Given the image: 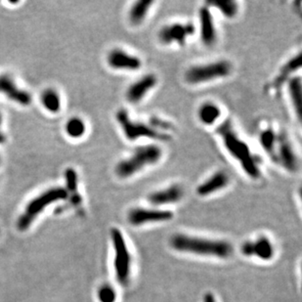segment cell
<instances>
[{
	"label": "cell",
	"instance_id": "cell-1",
	"mask_svg": "<svg viewBox=\"0 0 302 302\" xmlns=\"http://www.w3.org/2000/svg\"><path fill=\"white\" fill-rule=\"evenodd\" d=\"M216 132L228 155L239 164L244 173L252 180H258L262 176L260 161L253 154L249 143L241 138L239 132L230 120L219 124Z\"/></svg>",
	"mask_w": 302,
	"mask_h": 302
},
{
	"label": "cell",
	"instance_id": "cell-2",
	"mask_svg": "<svg viewBox=\"0 0 302 302\" xmlns=\"http://www.w3.org/2000/svg\"><path fill=\"white\" fill-rule=\"evenodd\" d=\"M163 157L164 150L160 144L154 142L141 144L126 158L117 162L114 173L123 180L133 178L145 169L159 164Z\"/></svg>",
	"mask_w": 302,
	"mask_h": 302
},
{
	"label": "cell",
	"instance_id": "cell-3",
	"mask_svg": "<svg viewBox=\"0 0 302 302\" xmlns=\"http://www.w3.org/2000/svg\"><path fill=\"white\" fill-rule=\"evenodd\" d=\"M171 247L180 252L204 256L227 258L233 253V247L225 240L203 239L184 234H176L170 239Z\"/></svg>",
	"mask_w": 302,
	"mask_h": 302
},
{
	"label": "cell",
	"instance_id": "cell-4",
	"mask_svg": "<svg viewBox=\"0 0 302 302\" xmlns=\"http://www.w3.org/2000/svg\"><path fill=\"white\" fill-rule=\"evenodd\" d=\"M115 122L124 137L129 142L139 140H149L150 142H169L172 136L157 131L148 123L134 119L126 109H118L115 113Z\"/></svg>",
	"mask_w": 302,
	"mask_h": 302
},
{
	"label": "cell",
	"instance_id": "cell-5",
	"mask_svg": "<svg viewBox=\"0 0 302 302\" xmlns=\"http://www.w3.org/2000/svg\"><path fill=\"white\" fill-rule=\"evenodd\" d=\"M233 73V64L226 59L194 64L184 73V81L193 86L225 79Z\"/></svg>",
	"mask_w": 302,
	"mask_h": 302
},
{
	"label": "cell",
	"instance_id": "cell-6",
	"mask_svg": "<svg viewBox=\"0 0 302 302\" xmlns=\"http://www.w3.org/2000/svg\"><path fill=\"white\" fill-rule=\"evenodd\" d=\"M69 198L67 190L61 187L51 188L40 194L38 197L29 201L25 207V213L18 220L17 227L20 231L27 230L35 219L51 203L55 201H63Z\"/></svg>",
	"mask_w": 302,
	"mask_h": 302
},
{
	"label": "cell",
	"instance_id": "cell-7",
	"mask_svg": "<svg viewBox=\"0 0 302 302\" xmlns=\"http://www.w3.org/2000/svg\"><path fill=\"white\" fill-rule=\"evenodd\" d=\"M197 34L196 25L192 22H172L160 27L158 41L163 46L184 47L188 40Z\"/></svg>",
	"mask_w": 302,
	"mask_h": 302
},
{
	"label": "cell",
	"instance_id": "cell-8",
	"mask_svg": "<svg viewBox=\"0 0 302 302\" xmlns=\"http://www.w3.org/2000/svg\"><path fill=\"white\" fill-rule=\"evenodd\" d=\"M111 238L114 249V269L118 283L126 286L130 274L131 258L122 231L117 228L111 230Z\"/></svg>",
	"mask_w": 302,
	"mask_h": 302
},
{
	"label": "cell",
	"instance_id": "cell-9",
	"mask_svg": "<svg viewBox=\"0 0 302 302\" xmlns=\"http://www.w3.org/2000/svg\"><path fill=\"white\" fill-rule=\"evenodd\" d=\"M272 162L290 173H295L299 168L297 154L288 133L284 130H278L277 144Z\"/></svg>",
	"mask_w": 302,
	"mask_h": 302
},
{
	"label": "cell",
	"instance_id": "cell-10",
	"mask_svg": "<svg viewBox=\"0 0 302 302\" xmlns=\"http://www.w3.org/2000/svg\"><path fill=\"white\" fill-rule=\"evenodd\" d=\"M107 64L113 71L123 73H135L143 67V61L138 55L119 47L108 53Z\"/></svg>",
	"mask_w": 302,
	"mask_h": 302
},
{
	"label": "cell",
	"instance_id": "cell-11",
	"mask_svg": "<svg viewBox=\"0 0 302 302\" xmlns=\"http://www.w3.org/2000/svg\"><path fill=\"white\" fill-rule=\"evenodd\" d=\"M197 33L199 34L201 44L205 47H213L218 39L217 27L212 8L204 3L198 11Z\"/></svg>",
	"mask_w": 302,
	"mask_h": 302
},
{
	"label": "cell",
	"instance_id": "cell-12",
	"mask_svg": "<svg viewBox=\"0 0 302 302\" xmlns=\"http://www.w3.org/2000/svg\"><path fill=\"white\" fill-rule=\"evenodd\" d=\"M159 77L154 73H147L131 82L126 90V99L130 105H139L158 86Z\"/></svg>",
	"mask_w": 302,
	"mask_h": 302
},
{
	"label": "cell",
	"instance_id": "cell-13",
	"mask_svg": "<svg viewBox=\"0 0 302 302\" xmlns=\"http://www.w3.org/2000/svg\"><path fill=\"white\" fill-rule=\"evenodd\" d=\"M301 69V54L298 52L297 54L291 56L290 59L284 64L277 75L274 76L273 80L270 81L266 87L265 91L272 95V96H278L281 92L282 88L288 83L292 76H295V74Z\"/></svg>",
	"mask_w": 302,
	"mask_h": 302
},
{
	"label": "cell",
	"instance_id": "cell-14",
	"mask_svg": "<svg viewBox=\"0 0 302 302\" xmlns=\"http://www.w3.org/2000/svg\"><path fill=\"white\" fill-rule=\"evenodd\" d=\"M174 214L168 209H161L159 207H134L127 214V220L133 226H142L150 223L167 222L173 218Z\"/></svg>",
	"mask_w": 302,
	"mask_h": 302
},
{
	"label": "cell",
	"instance_id": "cell-15",
	"mask_svg": "<svg viewBox=\"0 0 302 302\" xmlns=\"http://www.w3.org/2000/svg\"><path fill=\"white\" fill-rule=\"evenodd\" d=\"M230 175L223 169H218L203 179L197 186L196 193L199 197L205 198L225 189L230 184Z\"/></svg>",
	"mask_w": 302,
	"mask_h": 302
},
{
	"label": "cell",
	"instance_id": "cell-16",
	"mask_svg": "<svg viewBox=\"0 0 302 302\" xmlns=\"http://www.w3.org/2000/svg\"><path fill=\"white\" fill-rule=\"evenodd\" d=\"M184 197V189L179 184H170L161 189L155 190L151 192L147 201L154 206H163L166 204H173L181 201Z\"/></svg>",
	"mask_w": 302,
	"mask_h": 302
},
{
	"label": "cell",
	"instance_id": "cell-17",
	"mask_svg": "<svg viewBox=\"0 0 302 302\" xmlns=\"http://www.w3.org/2000/svg\"><path fill=\"white\" fill-rule=\"evenodd\" d=\"M0 93L21 106H28L32 103L31 94L24 89L19 88L12 77L7 75L0 76Z\"/></svg>",
	"mask_w": 302,
	"mask_h": 302
},
{
	"label": "cell",
	"instance_id": "cell-18",
	"mask_svg": "<svg viewBox=\"0 0 302 302\" xmlns=\"http://www.w3.org/2000/svg\"><path fill=\"white\" fill-rule=\"evenodd\" d=\"M221 107L213 101H204L198 107L197 118L201 126H214L222 117Z\"/></svg>",
	"mask_w": 302,
	"mask_h": 302
},
{
	"label": "cell",
	"instance_id": "cell-19",
	"mask_svg": "<svg viewBox=\"0 0 302 302\" xmlns=\"http://www.w3.org/2000/svg\"><path fill=\"white\" fill-rule=\"evenodd\" d=\"M287 89L289 94L291 109L295 114L298 122L301 120L302 116V81L301 77L295 75L288 81Z\"/></svg>",
	"mask_w": 302,
	"mask_h": 302
},
{
	"label": "cell",
	"instance_id": "cell-20",
	"mask_svg": "<svg viewBox=\"0 0 302 302\" xmlns=\"http://www.w3.org/2000/svg\"><path fill=\"white\" fill-rule=\"evenodd\" d=\"M155 4L152 0H137L131 4L127 11V20L129 24L134 26L142 25L151 12Z\"/></svg>",
	"mask_w": 302,
	"mask_h": 302
},
{
	"label": "cell",
	"instance_id": "cell-21",
	"mask_svg": "<svg viewBox=\"0 0 302 302\" xmlns=\"http://www.w3.org/2000/svg\"><path fill=\"white\" fill-rule=\"evenodd\" d=\"M278 130L271 126H265L258 133V142L262 150L269 156L271 160L274 158L275 148L277 144Z\"/></svg>",
	"mask_w": 302,
	"mask_h": 302
},
{
	"label": "cell",
	"instance_id": "cell-22",
	"mask_svg": "<svg viewBox=\"0 0 302 302\" xmlns=\"http://www.w3.org/2000/svg\"><path fill=\"white\" fill-rule=\"evenodd\" d=\"M213 10L215 9L220 13L225 19L233 20L239 12V4L234 0L226 1H207L205 2Z\"/></svg>",
	"mask_w": 302,
	"mask_h": 302
},
{
	"label": "cell",
	"instance_id": "cell-23",
	"mask_svg": "<svg viewBox=\"0 0 302 302\" xmlns=\"http://www.w3.org/2000/svg\"><path fill=\"white\" fill-rule=\"evenodd\" d=\"M65 180H66V190L68 194H70L71 202L74 205H79L82 202V198L79 195L78 188V177L74 168H68L65 171Z\"/></svg>",
	"mask_w": 302,
	"mask_h": 302
},
{
	"label": "cell",
	"instance_id": "cell-24",
	"mask_svg": "<svg viewBox=\"0 0 302 302\" xmlns=\"http://www.w3.org/2000/svg\"><path fill=\"white\" fill-rule=\"evenodd\" d=\"M253 245V255L259 257L262 260H270L274 255V247L270 239L265 236H261L255 241H252Z\"/></svg>",
	"mask_w": 302,
	"mask_h": 302
},
{
	"label": "cell",
	"instance_id": "cell-25",
	"mask_svg": "<svg viewBox=\"0 0 302 302\" xmlns=\"http://www.w3.org/2000/svg\"><path fill=\"white\" fill-rule=\"evenodd\" d=\"M65 130L67 135L71 138H81L86 132V125L82 118L75 116L67 122Z\"/></svg>",
	"mask_w": 302,
	"mask_h": 302
},
{
	"label": "cell",
	"instance_id": "cell-26",
	"mask_svg": "<svg viewBox=\"0 0 302 302\" xmlns=\"http://www.w3.org/2000/svg\"><path fill=\"white\" fill-rule=\"evenodd\" d=\"M41 103L43 107L50 113H58L61 109V98L59 94L52 89H47L42 93Z\"/></svg>",
	"mask_w": 302,
	"mask_h": 302
},
{
	"label": "cell",
	"instance_id": "cell-27",
	"mask_svg": "<svg viewBox=\"0 0 302 302\" xmlns=\"http://www.w3.org/2000/svg\"><path fill=\"white\" fill-rule=\"evenodd\" d=\"M148 124L157 131L167 135H171L173 130L175 129V126L173 124H171L169 120H166L164 117H161L158 115H152L148 120Z\"/></svg>",
	"mask_w": 302,
	"mask_h": 302
},
{
	"label": "cell",
	"instance_id": "cell-28",
	"mask_svg": "<svg viewBox=\"0 0 302 302\" xmlns=\"http://www.w3.org/2000/svg\"><path fill=\"white\" fill-rule=\"evenodd\" d=\"M98 299L100 302H115L116 292L112 286L105 284L98 290Z\"/></svg>",
	"mask_w": 302,
	"mask_h": 302
},
{
	"label": "cell",
	"instance_id": "cell-29",
	"mask_svg": "<svg viewBox=\"0 0 302 302\" xmlns=\"http://www.w3.org/2000/svg\"><path fill=\"white\" fill-rule=\"evenodd\" d=\"M241 252L246 256H252L253 255V245L252 241H246L241 247Z\"/></svg>",
	"mask_w": 302,
	"mask_h": 302
},
{
	"label": "cell",
	"instance_id": "cell-30",
	"mask_svg": "<svg viewBox=\"0 0 302 302\" xmlns=\"http://www.w3.org/2000/svg\"><path fill=\"white\" fill-rule=\"evenodd\" d=\"M203 302H216L214 294L210 292H206L203 296Z\"/></svg>",
	"mask_w": 302,
	"mask_h": 302
},
{
	"label": "cell",
	"instance_id": "cell-31",
	"mask_svg": "<svg viewBox=\"0 0 302 302\" xmlns=\"http://www.w3.org/2000/svg\"><path fill=\"white\" fill-rule=\"evenodd\" d=\"M5 140H6L5 135H4L3 133H1V132H0V144H1V143H4V142H5Z\"/></svg>",
	"mask_w": 302,
	"mask_h": 302
},
{
	"label": "cell",
	"instance_id": "cell-32",
	"mask_svg": "<svg viewBox=\"0 0 302 302\" xmlns=\"http://www.w3.org/2000/svg\"><path fill=\"white\" fill-rule=\"evenodd\" d=\"M1 123H2V115H1V113H0V126H1Z\"/></svg>",
	"mask_w": 302,
	"mask_h": 302
}]
</instances>
